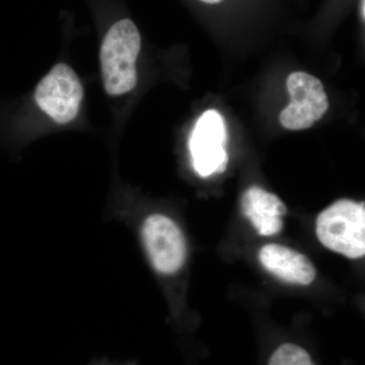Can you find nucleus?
Here are the masks:
<instances>
[{"mask_svg": "<svg viewBox=\"0 0 365 365\" xmlns=\"http://www.w3.org/2000/svg\"><path fill=\"white\" fill-rule=\"evenodd\" d=\"M265 365H318L304 346L294 341H283L271 350Z\"/></svg>", "mask_w": 365, "mask_h": 365, "instance_id": "obj_9", "label": "nucleus"}, {"mask_svg": "<svg viewBox=\"0 0 365 365\" xmlns=\"http://www.w3.org/2000/svg\"><path fill=\"white\" fill-rule=\"evenodd\" d=\"M83 98V88L73 69L66 64H56L41 79L35 91L40 109L53 121L71 123L78 116Z\"/></svg>", "mask_w": 365, "mask_h": 365, "instance_id": "obj_4", "label": "nucleus"}, {"mask_svg": "<svg viewBox=\"0 0 365 365\" xmlns=\"http://www.w3.org/2000/svg\"><path fill=\"white\" fill-rule=\"evenodd\" d=\"M141 37L129 19L117 21L106 34L101 47V66L105 91L110 96L130 93L137 83L136 60Z\"/></svg>", "mask_w": 365, "mask_h": 365, "instance_id": "obj_1", "label": "nucleus"}, {"mask_svg": "<svg viewBox=\"0 0 365 365\" xmlns=\"http://www.w3.org/2000/svg\"><path fill=\"white\" fill-rule=\"evenodd\" d=\"M242 210L260 235L279 234L282 230V216L287 208L275 194L260 187L253 186L242 197Z\"/></svg>", "mask_w": 365, "mask_h": 365, "instance_id": "obj_8", "label": "nucleus"}, {"mask_svg": "<svg viewBox=\"0 0 365 365\" xmlns=\"http://www.w3.org/2000/svg\"><path fill=\"white\" fill-rule=\"evenodd\" d=\"M360 19H361L362 21H365V0H360Z\"/></svg>", "mask_w": 365, "mask_h": 365, "instance_id": "obj_10", "label": "nucleus"}, {"mask_svg": "<svg viewBox=\"0 0 365 365\" xmlns=\"http://www.w3.org/2000/svg\"><path fill=\"white\" fill-rule=\"evenodd\" d=\"M227 129L225 120L215 110H208L199 118L190 136L192 165L197 174L205 178L227 170L228 157L225 145Z\"/></svg>", "mask_w": 365, "mask_h": 365, "instance_id": "obj_6", "label": "nucleus"}, {"mask_svg": "<svg viewBox=\"0 0 365 365\" xmlns=\"http://www.w3.org/2000/svg\"><path fill=\"white\" fill-rule=\"evenodd\" d=\"M317 237L326 248L349 259L365 254V205L342 199L319 213Z\"/></svg>", "mask_w": 365, "mask_h": 365, "instance_id": "obj_3", "label": "nucleus"}, {"mask_svg": "<svg viewBox=\"0 0 365 365\" xmlns=\"http://www.w3.org/2000/svg\"><path fill=\"white\" fill-rule=\"evenodd\" d=\"M292 102L280 113V123L288 130H304L313 126L329 109L328 98L319 79L304 71L287 78Z\"/></svg>", "mask_w": 365, "mask_h": 365, "instance_id": "obj_5", "label": "nucleus"}, {"mask_svg": "<svg viewBox=\"0 0 365 365\" xmlns=\"http://www.w3.org/2000/svg\"><path fill=\"white\" fill-rule=\"evenodd\" d=\"M263 267L292 284L309 285L317 275L311 260L299 252L281 245H266L259 253Z\"/></svg>", "mask_w": 365, "mask_h": 365, "instance_id": "obj_7", "label": "nucleus"}, {"mask_svg": "<svg viewBox=\"0 0 365 365\" xmlns=\"http://www.w3.org/2000/svg\"><path fill=\"white\" fill-rule=\"evenodd\" d=\"M139 237L151 268L160 276L181 272L188 256V245L176 220L163 213H150L141 220Z\"/></svg>", "mask_w": 365, "mask_h": 365, "instance_id": "obj_2", "label": "nucleus"}, {"mask_svg": "<svg viewBox=\"0 0 365 365\" xmlns=\"http://www.w3.org/2000/svg\"><path fill=\"white\" fill-rule=\"evenodd\" d=\"M201 1L205 2V4H220V2H222V0H201Z\"/></svg>", "mask_w": 365, "mask_h": 365, "instance_id": "obj_11", "label": "nucleus"}]
</instances>
